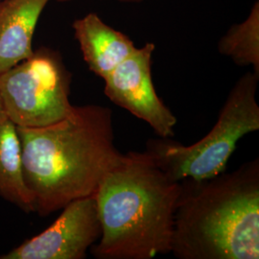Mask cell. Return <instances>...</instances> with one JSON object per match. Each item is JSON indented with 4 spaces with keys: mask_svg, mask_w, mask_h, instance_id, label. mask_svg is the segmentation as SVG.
Returning a JSON list of instances; mask_svg holds the SVG:
<instances>
[{
    "mask_svg": "<svg viewBox=\"0 0 259 259\" xmlns=\"http://www.w3.org/2000/svg\"><path fill=\"white\" fill-rule=\"evenodd\" d=\"M17 131L23 179L40 216L94 194L123 155L114 145L111 109L99 105L74 106L62 120Z\"/></svg>",
    "mask_w": 259,
    "mask_h": 259,
    "instance_id": "cell-1",
    "label": "cell"
},
{
    "mask_svg": "<svg viewBox=\"0 0 259 259\" xmlns=\"http://www.w3.org/2000/svg\"><path fill=\"white\" fill-rule=\"evenodd\" d=\"M181 184L147 151L123 154L94 197L101 235L91 251L98 259H152L171 252Z\"/></svg>",
    "mask_w": 259,
    "mask_h": 259,
    "instance_id": "cell-2",
    "label": "cell"
},
{
    "mask_svg": "<svg viewBox=\"0 0 259 259\" xmlns=\"http://www.w3.org/2000/svg\"><path fill=\"white\" fill-rule=\"evenodd\" d=\"M180 184L171 249L176 258H259L258 158Z\"/></svg>",
    "mask_w": 259,
    "mask_h": 259,
    "instance_id": "cell-3",
    "label": "cell"
},
{
    "mask_svg": "<svg viewBox=\"0 0 259 259\" xmlns=\"http://www.w3.org/2000/svg\"><path fill=\"white\" fill-rule=\"evenodd\" d=\"M259 74L249 71L234 83L210 132L192 145L168 139L151 140L147 152L172 181H201L226 171L228 161L244 136L259 130L256 100Z\"/></svg>",
    "mask_w": 259,
    "mask_h": 259,
    "instance_id": "cell-4",
    "label": "cell"
},
{
    "mask_svg": "<svg viewBox=\"0 0 259 259\" xmlns=\"http://www.w3.org/2000/svg\"><path fill=\"white\" fill-rule=\"evenodd\" d=\"M71 75L57 52L41 48L0 74L2 110L17 127L56 123L73 111Z\"/></svg>",
    "mask_w": 259,
    "mask_h": 259,
    "instance_id": "cell-5",
    "label": "cell"
},
{
    "mask_svg": "<svg viewBox=\"0 0 259 259\" xmlns=\"http://www.w3.org/2000/svg\"><path fill=\"white\" fill-rule=\"evenodd\" d=\"M155 45L137 47L105 81V94L111 102L148 123L162 139L174 137L176 116L157 96L152 81V56Z\"/></svg>",
    "mask_w": 259,
    "mask_h": 259,
    "instance_id": "cell-6",
    "label": "cell"
},
{
    "mask_svg": "<svg viewBox=\"0 0 259 259\" xmlns=\"http://www.w3.org/2000/svg\"><path fill=\"white\" fill-rule=\"evenodd\" d=\"M46 231L0 259H83L99 240L101 226L94 194L66 204Z\"/></svg>",
    "mask_w": 259,
    "mask_h": 259,
    "instance_id": "cell-7",
    "label": "cell"
},
{
    "mask_svg": "<svg viewBox=\"0 0 259 259\" xmlns=\"http://www.w3.org/2000/svg\"><path fill=\"white\" fill-rule=\"evenodd\" d=\"M72 27L83 61L103 80L137 49L128 36L108 25L95 13L76 19Z\"/></svg>",
    "mask_w": 259,
    "mask_h": 259,
    "instance_id": "cell-8",
    "label": "cell"
},
{
    "mask_svg": "<svg viewBox=\"0 0 259 259\" xmlns=\"http://www.w3.org/2000/svg\"><path fill=\"white\" fill-rule=\"evenodd\" d=\"M49 1H0V74L34 54V33Z\"/></svg>",
    "mask_w": 259,
    "mask_h": 259,
    "instance_id": "cell-9",
    "label": "cell"
},
{
    "mask_svg": "<svg viewBox=\"0 0 259 259\" xmlns=\"http://www.w3.org/2000/svg\"><path fill=\"white\" fill-rule=\"evenodd\" d=\"M0 196L25 212L35 211L34 199L22 174L17 126L3 110L0 111Z\"/></svg>",
    "mask_w": 259,
    "mask_h": 259,
    "instance_id": "cell-10",
    "label": "cell"
},
{
    "mask_svg": "<svg viewBox=\"0 0 259 259\" xmlns=\"http://www.w3.org/2000/svg\"><path fill=\"white\" fill-rule=\"evenodd\" d=\"M221 55L240 66H250L259 74V1L256 0L248 17L233 24L217 45Z\"/></svg>",
    "mask_w": 259,
    "mask_h": 259,
    "instance_id": "cell-11",
    "label": "cell"
},
{
    "mask_svg": "<svg viewBox=\"0 0 259 259\" xmlns=\"http://www.w3.org/2000/svg\"><path fill=\"white\" fill-rule=\"evenodd\" d=\"M58 1H69V0H58ZM117 2H121V3H141L144 1H148V0H115Z\"/></svg>",
    "mask_w": 259,
    "mask_h": 259,
    "instance_id": "cell-12",
    "label": "cell"
},
{
    "mask_svg": "<svg viewBox=\"0 0 259 259\" xmlns=\"http://www.w3.org/2000/svg\"><path fill=\"white\" fill-rule=\"evenodd\" d=\"M2 110V106H1V102H0V111Z\"/></svg>",
    "mask_w": 259,
    "mask_h": 259,
    "instance_id": "cell-13",
    "label": "cell"
}]
</instances>
